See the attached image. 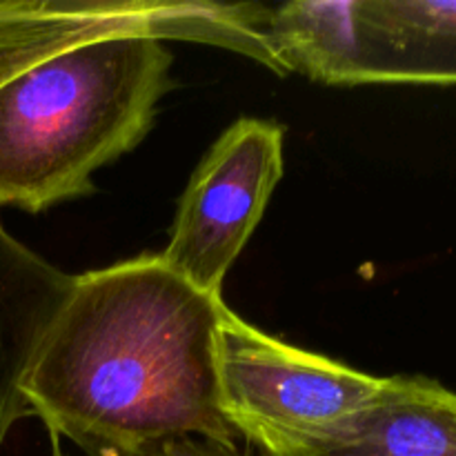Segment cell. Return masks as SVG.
<instances>
[{
    "label": "cell",
    "mask_w": 456,
    "mask_h": 456,
    "mask_svg": "<svg viewBox=\"0 0 456 456\" xmlns=\"http://www.w3.org/2000/svg\"><path fill=\"white\" fill-rule=\"evenodd\" d=\"M223 307L160 254L74 276L22 383L29 414L89 456H163L185 436L236 444L218 392Z\"/></svg>",
    "instance_id": "1"
},
{
    "label": "cell",
    "mask_w": 456,
    "mask_h": 456,
    "mask_svg": "<svg viewBox=\"0 0 456 456\" xmlns=\"http://www.w3.org/2000/svg\"><path fill=\"white\" fill-rule=\"evenodd\" d=\"M174 56L150 34L74 45L0 85V208L40 214L96 194L94 172L150 134L174 89Z\"/></svg>",
    "instance_id": "2"
},
{
    "label": "cell",
    "mask_w": 456,
    "mask_h": 456,
    "mask_svg": "<svg viewBox=\"0 0 456 456\" xmlns=\"http://www.w3.org/2000/svg\"><path fill=\"white\" fill-rule=\"evenodd\" d=\"M221 408L258 452L305 439L368 403L383 377L292 347L223 307L216 334Z\"/></svg>",
    "instance_id": "3"
},
{
    "label": "cell",
    "mask_w": 456,
    "mask_h": 456,
    "mask_svg": "<svg viewBox=\"0 0 456 456\" xmlns=\"http://www.w3.org/2000/svg\"><path fill=\"white\" fill-rule=\"evenodd\" d=\"M285 127L234 120L216 138L178 200L165 263L194 288L223 297V283L283 176Z\"/></svg>",
    "instance_id": "4"
},
{
    "label": "cell",
    "mask_w": 456,
    "mask_h": 456,
    "mask_svg": "<svg viewBox=\"0 0 456 456\" xmlns=\"http://www.w3.org/2000/svg\"><path fill=\"white\" fill-rule=\"evenodd\" d=\"M261 456H456V392L426 377H383L350 417Z\"/></svg>",
    "instance_id": "5"
},
{
    "label": "cell",
    "mask_w": 456,
    "mask_h": 456,
    "mask_svg": "<svg viewBox=\"0 0 456 456\" xmlns=\"http://www.w3.org/2000/svg\"><path fill=\"white\" fill-rule=\"evenodd\" d=\"M352 85H456V0H354Z\"/></svg>",
    "instance_id": "6"
},
{
    "label": "cell",
    "mask_w": 456,
    "mask_h": 456,
    "mask_svg": "<svg viewBox=\"0 0 456 456\" xmlns=\"http://www.w3.org/2000/svg\"><path fill=\"white\" fill-rule=\"evenodd\" d=\"M71 285L74 276L13 239L0 218V448L31 417L22 383Z\"/></svg>",
    "instance_id": "7"
},
{
    "label": "cell",
    "mask_w": 456,
    "mask_h": 456,
    "mask_svg": "<svg viewBox=\"0 0 456 456\" xmlns=\"http://www.w3.org/2000/svg\"><path fill=\"white\" fill-rule=\"evenodd\" d=\"M163 0H0V85L74 45L110 34L160 40Z\"/></svg>",
    "instance_id": "8"
},
{
    "label": "cell",
    "mask_w": 456,
    "mask_h": 456,
    "mask_svg": "<svg viewBox=\"0 0 456 456\" xmlns=\"http://www.w3.org/2000/svg\"><path fill=\"white\" fill-rule=\"evenodd\" d=\"M265 38L288 71L323 85H352L354 0H292L267 7Z\"/></svg>",
    "instance_id": "9"
},
{
    "label": "cell",
    "mask_w": 456,
    "mask_h": 456,
    "mask_svg": "<svg viewBox=\"0 0 456 456\" xmlns=\"http://www.w3.org/2000/svg\"><path fill=\"white\" fill-rule=\"evenodd\" d=\"M163 456H254L249 450H240L236 444H223L214 439H199V436H185V439L172 441L165 448Z\"/></svg>",
    "instance_id": "10"
},
{
    "label": "cell",
    "mask_w": 456,
    "mask_h": 456,
    "mask_svg": "<svg viewBox=\"0 0 456 456\" xmlns=\"http://www.w3.org/2000/svg\"><path fill=\"white\" fill-rule=\"evenodd\" d=\"M53 441V448H52V456H67L65 452L61 450V444H58V439H52Z\"/></svg>",
    "instance_id": "11"
}]
</instances>
